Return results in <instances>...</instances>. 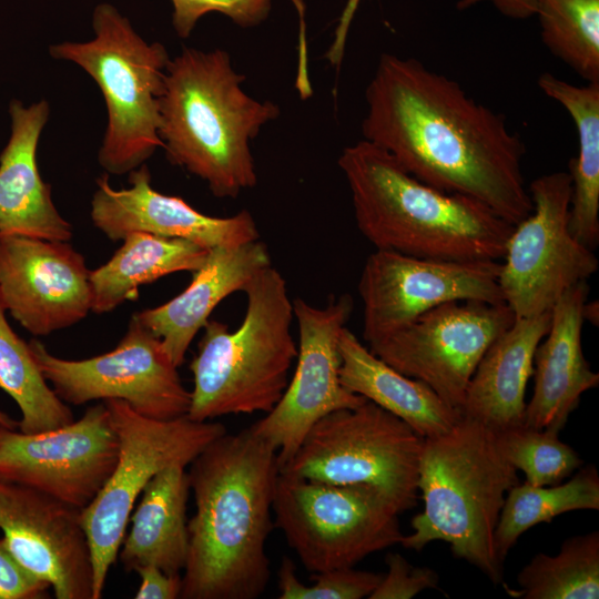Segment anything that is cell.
Masks as SVG:
<instances>
[{
    "mask_svg": "<svg viewBox=\"0 0 599 599\" xmlns=\"http://www.w3.org/2000/svg\"><path fill=\"white\" fill-rule=\"evenodd\" d=\"M363 140L440 191L474 199L516 225L532 209L520 135L504 114L415 58L383 53L365 90Z\"/></svg>",
    "mask_w": 599,
    "mask_h": 599,
    "instance_id": "1",
    "label": "cell"
},
{
    "mask_svg": "<svg viewBox=\"0 0 599 599\" xmlns=\"http://www.w3.org/2000/svg\"><path fill=\"white\" fill-rule=\"evenodd\" d=\"M189 466L195 512L180 598H258L271 577L277 451L246 428L221 435Z\"/></svg>",
    "mask_w": 599,
    "mask_h": 599,
    "instance_id": "2",
    "label": "cell"
},
{
    "mask_svg": "<svg viewBox=\"0 0 599 599\" xmlns=\"http://www.w3.org/2000/svg\"><path fill=\"white\" fill-rule=\"evenodd\" d=\"M356 225L376 250L451 261H499L514 225L480 202L430 186L361 140L338 158Z\"/></svg>",
    "mask_w": 599,
    "mask_h": 599,
    "instance_id": "3",
    "label": "cell"
},
{
    "mask_svg": "<svg viewBox=\"0 0 599 599\" xmlns=\"http://www.w3.org/2000/svg\"><path fill=\"white\" fill-rule=\"evenodd\" d=\"M222 49L183 48L170 59L160 98V139L166 159L203 180L220 199H235L257 183L251 142L278 118L272 101L242 88Z\"/></svg>",
    "mask_w": 599,
    "mask_h": 599,
    "instance_id": "4",
    "label": "cell"
},
{
    "mask_svg": "<svg viewBox=\"0 0 599 599\" xmlns=\"http://www.w3.org/2000/svg\"><path fill=\"white\" fill-rule=\"evenodd\" d=\"M517 484L518 470L501 453L496 432L461 415L445 434L424 439L417 479L424 508L400 545L422 551L445 541L455 557L501 583L505 562L495 531L506 495Z\"/></svg>",
    "mask_w": 599,
    "mask_h": 599,
    "instance_id": "5",
    "label": "cell"
},
{
    "mask_svg": "<svg viewBox=\"0 0 599 599\" xmlns=\"http://www.w3.org/2000/svg\"><path fill=\"white\" fill-rule=\"evenodd\" d=\"M246 311L235 331L215 319L204 325L190 369L187 417L207 422L236 414L268 413L282 397L297 356L286 281L272 264L242 290Z\"/></svg>",
    "mask_w": 599,
    "mask_h": 599,
    "instance_id": "6",
    "label": "cell"
},
{
    "mask_svg": "<svg viewBox=\"0 0 599 599\" xmlns=\"http://www.w3.org/2000/svg\"><path fill=\"white\" fill-rule=\"evenodd\" d=\"M92 29V39L52 44L49 53L78 64L98 84L108 112L99 164L106 174H129L162 148L160 98L170 55L111 3L94 7Z\"/></svg>",
    "mask_w": 599,
    "mask_h": 599,
    "instance_id": "7",
    "label": "cell"
},
{
    "mask_svg": "<svg viewBox=\"0 0 599 599\" xmlns=\"http://www.w3.org/2000/svg\"><path fill=\"white\" fill-rule=\"evenodd\" d=\"M103 403L118 437L119 453L111 476L81 510L93 570V599L103 596L109 569L118 558L132 510L148 483L169 466H189L226 433L225 426L216 422H196L186 415L154 419L120 399Z\"/></svg>",
    "mask_w": 599,
    "mask_h": 599,
    "instance_id": "8",
    "label": "cell"
},
{
    "mask_svg": "<svg viewBox=\"0 0 599 599\" xmlns=\"http://www.w3.org/2000/svg\"><path fill=\"white\" fill-rule=\"evenodd\" d=\"M274 526L307 571L355 567L367 556L400 544L402 511L382 489L331 484L280 473Z\"/></svg>",
    "mask_w": 599,
    "mask_h": 599,
    "instance_id": "9",
    "label": "cell"
},
{
    "mask_svg": "<svg viewBox=\"0 0 599 599\" xmlns=\"http://www.w3.org/2000/svg\"><path fill=\"white\" fill-rule=\"evenodd\" d=\"M424 439L400 418L366 399L317 420L280 473L331 484L372 485L403 512L417 504Z\"/></svg>",
    "mask_w": 599,
    "mask_h": 599,
    "instance_id": "10",
    "label": "cell"
},
{
    "mask_svg": "<svg viewBox=\"0 0 599 599\" xmlns=\"http://www.w3.org/2000/svg\"><path fill=\"white\" fill-rule=\"evenodd\" d=\"M528 192L531 212L514 225L498 277L504 303L516 318L550 312L568 288L599 267L595 251L570 231L569 173L540 175Z\"/></svg>",
    "mask_w": 599,
    "mask_h": 599,
    "instance_id": "11",
    "label": "cell"
},
{
    "mask_svg": "<svg viewBox=\"0 0 599 599\" xmlns=\"http://www.w3.org/2000/svg\"><path fill=\"white\" fill-rule=\"evenodd\" d=\"M29 346L42 375L65 404L120 399L154 419L187 415L191 392L184 387L162 341L134 315L115 348L91 358L57 357L38 339Z\"/></svg>",
    "mask_w": 599,
    "mask_h": 599,
    "instance_id": "12",
    "label": "cell"
},
{
    "mask_svg": "<svg viewBox=\"0 0 599 599\" xmlns=\"http://www.w3.org/2000/svg\"><path fill=\"white\" fill-rule=\"evenodd\" d=\"M515 318L505 303L449 302L367 347L399 373L426 384L460 412L478 363Z\"/></svg>",
    "mask_w": 599,
    "mask_h": 599,
    "instance_id": "13",
    "label": "cell"
},
{
    "mask_svg": "<svg viewBox=\"0 0 599 599\" xmlns=\"http://www.w3.org/2000/svg\"><path fill=\"white\" fill-rule=\"evenodd\" d=\"M353 300L332 295L324 306L293 301L298 328L296 366L277 404L248 428L276 451L280 468L296 453L311 427L327 414L363 404L366 398L341 382L338 339L346 327Z\"/></svg>",
    "mask_w": 599,
    "mask_h": 599,
    "instance_id": "14",
    "label": "cell"
},
{
    "mask_svg": "<svg viewBox=\"0 0 599 599\" xmlns=\"http://www.w3.org/2000/svg\"><path fill=\"white\" fill-rule=\"evenodd\" d=\"M498 261H451L375 250L365 261L358 294L363 338L369 344L445 303H504Z\"/></svg>",
    "mask_w": 599,
    "mask_h": 599,
    "instance_id": "15",
    "label": "cell"
},
{
    "mask_svg": "<svg viewBox=\"0 0 599 599\" xmlns=\"http://www.w3.org/2000/svg\"><path fill=\"white\" fill-rule=\"evenodd\" d=\"M118 453V437L102 402L60 428L35 434L3 430L0 479L83 510L111 476Z\"/></svg>",
    "mask_w": 599,
    "mask_h": 599,
    "instance_id": "16",
    "label": "cell"
},
{
    "mask_svg": "<svg viewBox=\"0 0 599 599\" xmlns=\"http://www.w3.org/2000/svg\"><path fill=\"white\" fill-rule=\"evenodd\" d=\"M91 303L90 271L68 242L0 233V304L26 331L70 327Z\"/></svg>",
    "mask_w": 599,
    "mask_h": 599,
    "instance_id": "17",
    "label": "cell"
},
{
    "mask_svg": "<svg viewBox=\"0 0 599 599\" xmlns=\"http://www.w3.org/2000/svg\"><path fill=\"white\" fill-rule=\"evenodd\" d=\"M0 529L12 555L57 599H93V570L81 510L0 479Z\"/></svg>",
    "mask_w": 599,
    "mask_h": 599,
    "instance_id": "18",
    "label": "cell"
},
{
    "mask_svg": "<svg viewBox=\"0 0 599 599\" xmlns=\"http://www.w3.org/2000/svg\"><path fill=\"white\" fill-rule=\"evenodd\" d=\"M129 182L130 187L115 190L109 183V174L97 179L90 216L93 225L111 241L144 232L184 238L211 250L260 237L256 223L246 210L229 217L210 216L180 196L154 190L145 163L129 173Z\"/></svg>",
    "mask_w": 599,
    "mask_h": 599,
    "instance_id": "19",
    "label": "cell"
},
{
    "mask_svg": "<svg viewBox=\"0 0 599 599\" xmlns=\"http://www.w3.org/2000/svg\"><path fill=\"white\" fill-rule=\"evenodd\" d=\"M587 281L568 288L550 311L547 334L534 354V393L526 404L524 426L556 433L565 427L583 393L599 385V374L581 345Z\"/></svg>",
    "mask_w": 599,
    "mask_h": 599,
    "instance_id": "20",
    "label": "cell"
},
{
    "mask_svg": "<svg viewBox=\"0 0 599 599\" xmlns=\"http://www.w3.org/2000/svg\"><path fill=\"white\" fill-rule=\"evenodd\" d=\"M11 133L0 153V233L69 242L72 225L55 207L38 169L37 150L50 116L45 100L9 104Z\"/></svg>",
    "mask_w": 599,
    "mask_h": 599,
    "instance_id": "21",
    "label": "cell"
},
{
    "mask_svg": "<svg viewBox=\"0 0 599 599\" xmlns=\"http://www.w3.org/2000/svg\"><path fill=\"white\" fill-rule=\"evenodd\" d=\"M271 264L268 248L258 240L213 247L203 265L192 272V281L182 293L163 305L135 313L134 317L162 341L170 358L180 367L214 308Z\"/></svg>",
    "mask_w": 599,
    "mask_h": 599,
    "instance_id": "22",
    "label": "cell"
},
{
    "mask_svg": "<svg viewBox=\"0 0 599 599\" xmlns=\"http://www.w3.org/2000/svg\"><path fill=\"white\" fill-rule=\"evenodd\" d=\"M550 325V312L515 318L488 347L466 389L463 416L494 430L522 425L534 354Z\"/></svg>",
    "mask_w": 599,
    "mask_h": 599,
    "instance_id": "23",
    "label": "cell"
},
{
    "mask_svg": "<svg viewBox=\"0 0 599 599\" xmlns=\"http://www.w3.org/2000/svg\"><path fill=\"white\" fill-rule=\"evenodd\" d=\"M190 490L182 465L164 468L148 483L132 510L131 527L118 554L126 571L153 566L170 575L181 573L189 555Z\"/></svg>",
    "mask_w": 599,
    "mask_h": 599,
    "instance_id": "24",
    "label": "cell"
},
{
    "mask_svg": "<svg viewBox=\"0 0 599 599\" xmlns=\"http://www.w3.org/2000/svg\"><path fill=\"white\" fill-rule=\"evenodd\" d=\"M342 384L400 418L423 438L448 432L461 417L430 387L373 354L345 327L338 339Z\"/></svg>",
    "mask_w": 599,
    "mask_h": 599,
    "instance_id": "25",
    "label": "cell"
},
{
    "mask_svg": "<svg viewBox=\"0 0 599 599\" xmlns=\"http://www.w3.org/2000/svg\"><path fill=\"white\" fill-rule=\"evenodd\" d=\"M103 265L90 271L91 312L104 314L136 297L141 285L176 272H194L209 248L184 238L133 232Z\"/></svg>",
    "mask_w": 599,
    "mask_h": 599,
    "instance_id": "26",
    "label": "cell"
},
{
    "mask_svg": "<svg viewBox=\"0 0 599 599\" xmlns=\"http://www.w3.org/2000/svg\"><path fill=\"white\" fill-rule=\"evenodd\" d=\"M538 87L571 116L578 154L569 161L572 235L595 251L599 243V82L575 85L552 73H541Z\"/></svg>",
    "mask_w": 599,
    "mask_h": 599,
    "instance_id": "27",
    "label": "cell"
},
{
    "mask_svg": "<svg viewBox=\"0 0 599 599\" xmlns=\"http://www.w3.org/2000/svg\"><path fill=\"white\" fill-rule=\"evenodd\" d=\"M598 509L599 475L593 465L580 467L571 479L557 485L519 483L508 490L500 511L495 531L497 554L505 562L518 538L531 527L568 511Z\"/></svg>",
    "mask_w": 599,
    "mask_h": 599,
    "instance_id": "28",
    "label": "cell"
},
{
    "mask_svg": "<svg viewBox=\"0 0 599 599\" xmlns=\"http://www.w3.org/2000/svg\"><path fill=\"white\" fill-rule=\"evenodd\" d=\"M0 388L21 412L20 432L35 434L74 420L69 406L42 375L29 343L12 329L0 304Z\"/></svg>",
    "mask_w": 599,
    "mask_h": 599,
    "instance_id": "29",
    "label": "cell"
},
{
    "mask_svg": "<svg viewBox=\"0 0 599 599\" xmlns=\"http://www.w3.org/2000/svg\"><path fill=\"white\" fill-rule=\"evenodd\" d=\"M517 585L507 592L520 599L599 598V531L566 539L554 556L537 554L519 571Z\"/></svg>",
    "mask_w": 599,
    "mask_h": 599,
    "instance_id": "30",
    "label": "cell"
},
{
    "mask_svg": "<svg viewBox=\"0 0 599 599\" xmlns=\"http://www.w3.org/2000/svg\"><path fill=\"white\" fill-rule=\"evenodd\" d=\"M547 49L587 82H599V0H535Z\"/></svg>",
    "mask_w": 599,
    "mask_h": 599,
    "instance_id": "31",
    "label": "cell"
},
{
    "mask_svg": "<svg viewBox=\"0 0 599 599\" xmlns=\"http://www.w3.org/2000/svg\"><path fill=\"white\" fill-rule=\"evenodd\" d=\"M495 432L504 456L532 486L560 484L583 464L559 433L524 425Z\"/></svg>",
    "mask_w": 599,
    "mask_h": 599,
    "instance_id": "32",
    "label": "cell"
},
{
    "mask_svg": "<svg viewBox=\"0 0 599 599\" xmlns=\"http://www.w3.org/2000/svg\"><path fill=\"white\" fill-rule=\"evenodd\" d=\"M280 599H362L368 598L383 573L357 570L354 567L316 572L313 583H303L296 567L284 556L277 573Z\"/></svg>",
    "mask_w": 599,
    "mask_h": 599,
    "instance_id": "33",
    "label": "cell"
},
{
    "mask_svg": "<svg viewBox=\"0 0 599 599\" xmlns=\"http://www.w3.org/2000/svg\"><path fill=\"white\" fill-rule=\"evenodd\" d=\"M297 7L301 0H292ZM172 24L175 33L186 39L201 18L221 13L235 24L250 28L263 22L272 7V0H171Z\"/></svg>",
    "mask_w": 599,
    "mask_h": 599,
    "instance_id": "34",
    "label": "cell"
},
{
    "mask_svg": "<svg viewBox=\"0 0 599 599\" xmlns=\"http://www.w3.org/2000/svg\"><path fill=\"white\" fill-rule=\"evenodd\" d=\"M387 572L369 599H410L426 589L438 587L437 572L428 567H415L397 552L385 557Z\"/></svg>",
    "mask_w": 599,
    "mask_h": 599,
    "instance_id": "35",
    "label": "cell"
},
{
    "mask_svg": "<svg viewBox=\"0 0 599 599\" xmlns=\"http://www.w3.org/2000/svg\"><path fill=\"white\" fill-rule=\"evenodd\" d=\"M50 585L29 571L0 539V599L47 598Z\"/></svg>",
    "mask_w": 599,
    "mask_h": 599,
    "instance_id": "36",
    "label": "cell"
},
{
    "mask_svg": "<svg viewBox=\"0 0 599 599\" xmlns=\"http://www.w3.org/2000/svg\"><path fill=\"white\" fill-rule=\"evenodd\" d=\"M136 573L141 577L135 599H176L182 591V575H170L161 569L146 566Z\"/></svg>",
    "mask_w": 599,
    "mask_h": 599,
    "instance_id": "37",
    "label": "cell"
},
{
    "mask_svg": "<svg viewBox=\"0 0 599 599\" xmlns=\"http://www.w3.org/2000/svg\"><path fill=\"white\" fill-rule=\"evenodd\" d=\"M483 1L486 0H460L457 3V7L459 9H465ZM359 2L361 0H347L346 6L342 12L338 24L335 29L333 42L326 53V59L333 67L338 68L342 63L348 30Z\"/></svg>",
    "mask_w": 599,
    "mask_h": 599,
    "instance_id": "38",
    "label": "cell"
},
{
    "mask_svg": "<svg viewBox=\"0 0 599 599\" xmlns=\"http://www.w3.org/2000/svg\"><path fill=\"white\" fill-rule=\"evenodd\" d=\"M498 11L512 19H527L535 14V0H491Z\"/></svg>",
    "mask_w": 599,
    "mask_h": 599,
    "instance_id": "39",
    "label": "cell"
},
{
    "mask_svg": "<svg viewBox=\"0 0 599 599\" xmlns=\"http://www.w3.org/2000/svg\"><path fill=\"white\" fill-rule=\"evenodd\" d=\"M582 317L585 322H589L595 326H598L599 323V306L598 301H588L585 303L582 308Z\"/></svg>",
    "mask_w": 599,
    "mask_h": 599,
    "instance_id": "40",
    "label": "cell"
},
{
    "mask_svg": "<svg viewBox=\"0 0 599 599\" xmlns=\"http://www.w3.org/2000/svg\"><path fill=\"white\" fill-rule=\"evenodd\" d=\"M0 423H3V424H17L16 422H13L8 415H6L4 413L0 412Z\"/></svg>",
    "mask_w": 599,
    "mask_h": 599,
    "instance_id": "41",
    "label": "cell"
},
{
    "mask_svg": "<svg viewBox=\"0 0 599 599\" xmlns=\"http://www.w3.org/2000/svg\"><path fill=\"white\" fill-rule=\"evenodd\" d=\"M17 426V424H3V423H0V435L3 430L6 429H14Z\"/></svg>",
    "mask_w": 599,
    "mask_h": 599,
    "instance_id": "42",
    "label": "cell"
}]
</instances>
